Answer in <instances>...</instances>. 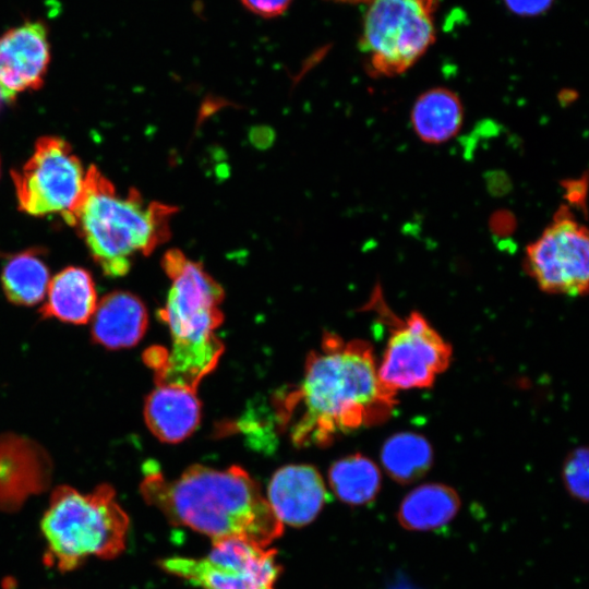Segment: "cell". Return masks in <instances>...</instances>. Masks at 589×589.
<instances>
[{
	"mask_svg": "<svg viewBox=\"0 0 589 589\" xmlns=\"http://www.w3.org/2000/svg\"><path fill=\"white\" fill-rule=\"evenodd\" d=\"M328 482L341 502L361 506L375 500L381 490L382 477L373 460L362 454H353L330 466Z\"/></svg>",
	"mask_w": 589,
	"mask_h": 589,
	"instance_id": "cell-19",
	"label": "cell"
},
{
	"mask_svg": "<svg viewBox=\"0 0 589 589\" xmlns=\"http://www.w3.org/2000/svg\"><path fill=\"white\" fill-rule=\"evenodd\" d=\"M140 490L171 525L212 541L237 538L267 548L284 533L259 483L238 466L218 470L194 465L172 480L149 466Z\"/></svg>",
	"mask_w": 589,
	"mask_h": 589,
	"instance_id": "cell-2",
	"label": "cell"
},
{
	"mask_svg": "<svg viewBox=\"0 0 589 589\" xmlns=\"http://www.w3.org/2000/svg\"><path fill=\"white\" fill-rule=\"evenodd\" d=\"M97 303V292L89 272L70 266L49 281L47 301L39 312L45 318L85 324L92 318Z\"/></svg>",
	"mask_w": 589,
	"mask_h": 589,
	"instance_id": "cell-16",
	"label": "cell"
},
{
	"mask_svg": "<svg viewBox=\"0 0 589 589\" xmlns=\"http://www.w3.org/2000/svg\"><path fill=\"white\" fill-rule=\"evenodd\" d=\"M85 173L81 160L63 139H38L31 158L20 170L11 171L20 209L33 216H63L77 203Z\"/></svg>",
	"mask_w": 589,
	"mask_h": 589,
	"instance_id": "cell-9",
	"label": "cell"
},
{
	"mask_svg": "<svg viewBox=\"0 0 589 589\" xmlns=\"http://www.w3.org/2000/svg\"><path fill=\"white\" fill-rule=\"evenodd\" d=\"M51 467L48 453L38 443L0 434V510H16L28 496L45 491Z\"/></svg>",
	"mask_w": 589,
	"mask_h": 589,
	"instance_id": "cell-12",
	"label": "cell"
},
{
	"mask_svg": "<svg viewBox=\"0 0 589 589\" xmlns=\"http://www.w3.org/2000/svg\"><path fill=\"white\" fill-rule=\"evenodd\" d=\"M158 565L201 589H276L283 572L276 550L237 538L212 541L204 557L172 556Z\"/></svg>",
	"mask_w": 589,
	"mask_h": 589,
	"instance_id": "cell-7",
	"label": "cell"
},
{
	"mask_svg": "<svg viewBox=\"0 0 589 589\" xmlns=\"http://www.w3.org/2000/svg\"><path fill=\"white\" fill-rule=\"evenodd\" d=\"M524 266L548 293L580 297L589 286V236L568 205H561L537 240L526 248Z\"/></svg>",
	"mask_w": 589,
	"mask_h": 589,
	"instance_id": "cell-8",
	"label": "cell"
},
{
	"mask_svg": "<svg viewBox=\"0 0 589 589\" xmlns=\"http://www.w3.org/2000/svg\"><path fill=\"white\" fill-rule=\"evenodd\" d=\"M266 494L277 519L291 527L312 522L328 500L321 473L310 465H288L277 469Z\"/></svg>",
	"mask_w": 589,
	"mask_h": 589,
	"instance_id": "cell-13",
	"label": "cell"
},
{
	"mask_svg": "<svg viewBox=\"0 0 589 589\" xmlns=\"http://www.w3.org/2000/svg\"><path fill=\"white\" fill-rule=\"evenodd\" d=\"M50 281L49 269L37 250L11 256L1 273L5 297L14 304L34 305L40 302Z\"/></svg>",
	"mask_w": 589,
	"mask_h": 589,
	"instance_id": "cell-21",
	"label": "cell"
},
{
	"mask_svg": "<svg viewBox=\"0 0 589 589\" xmlns=\"http://www.w3.org/2000/svg\"><path fill=\"white\" fill-rule=\"evenodd\" d=\"M380 306L383 316L392 324L390 336L377 366L380 381L395 393L432 386L450 363V345L419 312H411L402 321L387 311L382 293Z\"/></svg>",
	"mask_w": 589,
	"mask_h": 589,
	"instance_id": "cell-10",
	"label": "cell"
},
{
	"mask_svg": "<svg viewBox=\"0 0 589 589\" xmlns=\"http://www.w3.org/2000/svg\"><path fill=\"white\" fill-rule=\"evenodd\" d=\"M51 58L49 31L39 21H26L0 35V91L5 101L38 89Z\"/></svg>",
	"mask_w": 589,
	"mask_h": 589,
	"instance_id": "cell-11",
	"label": "cell"
},
{
	"mask_svg": "<svg viewBox=\"0 0 589 589\" xmlns=\"http://www.w3.org/2000/svg\"><path fill=\"white\" fill-rule=\"evenodd\" d=\"M161 266L170 288L159 316L169 328L171 347L151 348L145 361L154 370L157 385L173 384L196 390L224 352L217 336L223 323L224 290L202 264L180 250L166 252Z\"/></svg>",
	"mask_w": 589,
	"mask_h": 589,
	"instance_id": "cell-3",
	"label": "cell"
},
{
	"mask_svg": "<svg viewBox=\"0 0 589 589\" xmlns=\"http://www.w3.org/2000/svg\"><path fill=\"white\" fill-rule=\"evenodd\" d=\"M201 402L196 390L173 384H158L146 397L144 419L160 441L178 443L199 425Z\"/></svg>",
	"mask_w": 589,
	"mask_h": 589,
	"instance_id": "cell-14",
	"label": "cell"
},
{
	"mask_svg": "<svg viewBox=\"0 0 589 589\" xmlns=\"http://www.w3.org/2000/svg\"><path fill=\"white\" fill-rule=\"evenodd\" d=\"M508 8L518 14H538L548 9L552 0H505Z\"/></svg>",
	"mask_w": 589,
	"mask_h": 589,
	"instance_id": "cell-25",
	"label": "cell"
},
{
	"mask_svg": "<svg viewBox=\"0 0 589 589\" xmlns=\"http://www.w3.org/2000/svg\"><path fill=\"white\" fill-rule=\"evenodd\" d=\"M4 101H5V99H4V97H3V95H2V93H1V91H0V109H1L2 104H3Z\"/></svg>",
	"mask_w": 589,
	"mask_h": 589,
	"instance_id": "cell-26",
	"label": "cell"
},
{
	"mask_svg": "<svg viewBox=\"0 0 589 589\" xmlns=\"http://www.w3.org/2000/svg\"><path fill=\"white\" fill-rule=\"evenodd\" d=\"M130 518L110 484L88 493L57 486L40 520L44 562L58 572L79 568L88 558L113 560L127 548Z\"/></svg>",
	"mask_w": 589,
	"mask_h": 589,
	"instance_id": "cell-5",
	"label": "cell"
},
{
	"mask_svg": "<svg viewBox=\"0 0 589 589\" xmlns=\"http://www.w3.org/2000/svg\"><path fill=\"white\" fill-rule=\"evenodd\" d=\"M381 461L387 474L400 484L421 479L431 468L433 449L429 441L413 432H400L386 440Z\"/></svg>",
	"mask_w": 589,
	"mask_h": 589,
	"instance_id": "cell-20",
	"label": "cell"
},
{
	"mask_svg": "<svg viewBox=\"0 0 589 589\" xmlns=\"http://www.w3.org/2000/svg\"><path fill=\"white\" fill-rule=\"evenodd\" d=\"M460 504V497L453 488L443 483H425L402 498L397 520L406 530L438 529L457 515Z\"/></svg>",
	"mask_w": 589,
	"mask_h": 589,
	"instance_id": "cell-18",
	"label": "cell"
},
{
	"mask_svg": "<svg viewBox=\"0 0 589 589\" xmlns=\"http://www.w3.org/2000/svg\"><path fill=\"white\" fill-rule=\"evenodd\" d=\"M252 13L263 17H276L283 14L291 0H240Z\"/></svg>",
	"mask_w": 589,
	"mask_h": 589,
	"instance_id": "cell-23",
	"label": "cell"
},
{
	"mask_svg": "<svg viewBox=\"0 0 589 589\" xmlns=\"http://www.w3.org/2000/svg\"><path fill=\"white\" fill-rule=\"evenodd\" d=\"M178 208L146 202L136 189L127 194L95 167L85 173L82 194L62 217L85 241L93 260L105 275H125L132 260L149 255L170 237V221Z\"/></svg>",
	"mask_w": 589,
	"mask_h": 589,
	"instance_id": "cell-4",
	"label": "cell"
},
{
	"mask_svg": "<svg viewBox=\"0 0 589 589\" xmlns=\"http://www.w3.org/2000/svg\"><path fill=\"white\" fill-rule=\"evenodd\" d=\"M588 449L578 447L569 453L563 465V482L576 500L587 503L589 494Z\"/></svg>",
	"mask_w": 589,
	"mask_h": 589,
	"instance_id": "cell-22",
	"label": "cell"
},
{
	"mask_svg": "<svg viewBox=\"0 0 589 589\" xmlns=\"http://www.w3.org/2000/svg\"><path fill=\"white\" fill-rule=\"evenodd\" d=\"M148 324L142 300L128 291H112L98 303L92 316V339L108 349L136 345Z\"/></svg>",
	"mask_w": 589,
	"mask_h": 589,
	"instance_id": "cell-15",
	"label": "cell"
},
{
	"mask_svg": "<svg viewBox=\"0 0 589 589\" xmlns=\"http://www.w3.org/2000/svg\"><path fill=\"white\" fill-rule=\"evenodd\" d=\"M416 135L426 144H443L452 140L464 121L459 96L446 88L434 87L416 99L410 113Z\"/></svg>",
	"mask_w": 589,
	"mask_h": 589,
	"instance_id": "cell-17",
	"label": "cell"
},
{
	"mask_svg": "<svg viewBox=\"0 0 589 589\" xmlns=\"http://www.w3.org/2000/svg\"><path fill=\"white\" fill-rule=\"evenodd\" d=\"M564 188V196L568 201L570 206L582 208L586 214V191H587V176L584 175L582 179L564 180L562 182Z\"/></svg>",
	"mask_w": 589,
	"mask_h": 589,
	"instance_id": "cell-24",
	"label": "cell"
},
{
	"mask_svg": "<svg viewBox=\"0 0 589 589\" xmlns=\"http://www.w3.org/2000/svg\"><path fill=\"white\" fill-rule=\"evenodd\" d=\"M360 48L372 76L409 70L435 40L438 0H369Z\"/></svg>",
	"mask_w": 589,
	"mask_h": 589,
	"instance_id": "cell-6",
	"label": "cell"
},
{
	"mask_svg": "<svg viewBox=\"0 0 589 589\" xmlns=\"http://www.w3.org/2000/svg\"><path fill=\"white\" fill-rule=\"evenodd\" d=\"M378 378L372 346L327 333L305 362L300 384L278 404L296 446H327L338 435L385 422L397 405Z\"/></svg>",
	"mask_w": 589,
	"mask_h": 589,
	"instance_id": "cell-1",
	"label": "cell"
}]
</instances>
